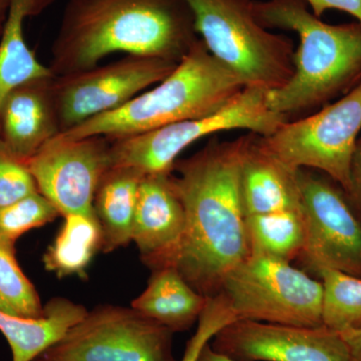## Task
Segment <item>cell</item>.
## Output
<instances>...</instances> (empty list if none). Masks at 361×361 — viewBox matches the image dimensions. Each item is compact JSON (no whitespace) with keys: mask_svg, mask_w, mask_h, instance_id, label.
Returning a JSON list of instances; mask_svg holds the SVG:
<instances>
[{"mask_svg":"<svg viewBox=\"0 0 361 361\" xmlns=\"http://www.w3.org/2000/svg\"><path fill=\"white\" fill-rule=\"evenodd\" d=\"M254 133L232 141L213 135L184 160L171 180L185 211V231L174 265L202 295L222 291L226 277L251 254L241 197V173Z\"/></svg>","mask_w":361,"mask_h":361,"instance_id":"obj_1","label":"cell"},{"mask_svg":"<svg viewBox=\"0 0 361 361\" xmlns=\"http://www.w3.org/2000/svg\"><path fill=\"white\" fill-rule=\"evenodd\" d=\"M198 39L184 0H68L49 68L70 75L116 52L179 63Z\"/></svg>","mask_w":361,"mask_h":361,"instance_id":"obj_2","label":"cell"},{"mask_svg":"<svg viewBox=\"0 0 361 361\" xmlns=\"http://www.w3.org/2000/svg\"><path fill=\"white\" fill-rule=\"evenodd\" d=\"M253 13L263 27L289 30L299 37L291 78L268 92V106L275 113L288 121L310 115L360 84V21L323 23L305 0H254Z\"/></svg>","mask_w":361,"mask_h":361,"instance_id":"obj_3","label":"cell"},{"mask_svg":"<svg viewBox=\"0 0 361 361\" xmlns=\"http://www.w3.org/2000/svg\"><path fill=\"white\" fill-rule=\"evenodd\" d=\"M200 39L165 80L115 111L94 116L61 134L66 139L104 135L109 140L144 134L165 126L203 118L244 89Z\"/></svg>","mask_w":361,"mask_h":361,"instance_id":"obj_4","label":"cell"},{"mask_svg":"<svg viewBox=\"0 0 361 361\" xmlns=\"http://www.w3.org/2000/svg\"><path fill=\"white\" fill-rule=\"evenodd\" d=\"M194 16L199 39L244 87L274 90L293 73L294 44L284 35L263 27L254 0H184Z\"/></svg>","mask_w":361,"mask_h":361,"instance_id":"obj_5","label":"cell"},{"mask_svg":"<svg viewBox=\"0 0 361 361\" xmlns=\"http://www.w3.org/2000/svg\"><path fill=\"white\" fill-rule=\"evenodd\" d=\"M267 96L268 90L246 87L211 115L113 140L111 164L135 169L142 175L169 174L185 149L209 135L247 130L267 137L288 121L271 110Z\"/></svg>","mask_w":361,"mask_h":361,"instance_id":"obj_6","label":"cell"},{"mask_svg":"<svg viewBox=\"0 0 361 361\" xmlns=\"http://www.w3.org/2000/svg\"><path fill=\"white\" fill-rule=\"evenodd\" d=\"M361 134V82L310 115L286 121L273 134L258 135V148L292 170L319 171L343 189Z\"/></svg>","mask_w":361,"mask_h":361,"instance_id":"obj_7","label":"cell"},{"mask_svg":"<svg viewBox=\"0 0 361 361\" xmlns=\"http://www.w3.org/2000/svg\"><path fill=\"white\" fill-rule=\"evenodd\" d=\"M221 294L237 319L323 325L322 282L288 261L251 253L226 277Z\"/></svg>","mask_w":361,"mask_h":361,"instance_id":"obj_8","label":"cell"},{"mask_svg":"<svg viewBox=\"0 0 361 361\" xmlns=\"http://www.w3.org/2000/svg\"><path fill=\"white\" fill-rule=\"evenodd\" d=\"M167 327L133 307L101 305L39 356L42 361H177Z\"/></svg>","mask_w":361,"mask_h":361,"instance_id":"obj_9","label":"cell"},{"mask_svg":"<svg viewBox=\"0 0 361 361\" xmlns=\"http://www.w3.org/2000/svg\"><path fill=\"white\" fill-rule=\"evenodd\" d=\"M305 246L299 260L304 269L341 271L361 278V219L345 192L326 175L298 169Z\"/></svg>","mask_w":361,"mask_h":361,"instance_id":"obj_10","label":"cell"},{"mask_svg":"<svg viewBox=\"0 0 361 361\" xmlns=\"http://www.w3.org/2000/svg\"><path fill=\"white\" fill-rule=\"evenodd\" d=\"M177 66L165 59L127 54L108 65L54 77L61 134L125 106L165 80Z\"/></svg>","mask_w":361,"mask_h":361,"instance_id":"obj_11","label":"cell"},{"mask_svg":"<svg viewBox=\"0 0 361 361\" xmlns=\"http://www.w3.org/2000/svg\"><path fill=\"white\" fill-rule=\"evenodd\" d=\"M42 196L66 216L94 212L99 180L111 164V142L104 135L51 140L26 161Z\"/></svg>","mask_w":361,"mask_h":361,"instance_id":"obj_12","label":"cell"},{"mask_svg":"<svg viewBox=\"0 0 361 361\" xmlns=\"http://www.w3.org/2000/svg\"><path fill=\"white\" fill-rule=\"evenodd\" d=\"M210 345L236 361H350L341 334L325 325L236 319L219 330Z\"/></svg>","mask_w":361,"mask_h":361,"instance_id":"obj_13","label":"cell"},{"mask_svg":"<svg viewBox=\"0 0 361 361\" xmlns=\"http://www.w3.org/2000/svg\"><path fill=\"white\" fill-rule=\"evenodd\" d=\"M185 231V211L169 174L145 175L137 191L132 241L151 270L174 265Z\"/></svg>","mask_w":361,"mask_h":361,"instance_id":"obj_14","label":"cell"},{"mask_svg":"<svg viewBox=\"0 0 361 361\" xmlns=\"http://www.w3.org/2000/svg\"><path fill=\"white\" fill-rule=\"evenodd\" d=\"M54 80L49 75L27 80L11 90L0 106V139L25 163L61 135Z\"/></svg>","mask_w":361,"mask_h":361,"instance_id":"obj_15","label":"cell"},{"mask_svg":"<svg viewBox=\"0 0 361 361\" xmlns=\"http://www.w3.org/2000/svg\"><path fill=\"white\" fill-rule=\"evenodd\" d=\"M258 135L242 168L241 197L246 217L300 208L297 170L261 151Z\"/></svg>","mask_w":361,"mask_h":361,"instance_id":"obj_16","label":"cell"},{"mask_svg":"<svg viewBox=\"0 0 361 361\" xmlns=\"http://www.w3.org/2000/svg\"><path fill=\"white\" fill-rule=\"evenodd\" d=\"M82 304L54 297L40 318H23L0 311V332L11 348L13 361H33L61 341L87 313Z\"/></svg>","mask_w":361,"mask_h":361,"instance_id":"obj_17","label":"cell"},{"mask_svg":"<svg viewBox=\"0 0 361 361\" xmlns=\"http://www.w3.org/2000/svg\"><path fill=\"white\" fill-rule=\"evenodd\" d=\"M208 300L179 271L168 266L152 270L146 290L133 300L130 307L175 334L187 331L198 322Z\"/></svg>","mask_w":361,"mask_h":361,"instance_id":"obj_18","label":"cell"},{"mask_svg":"<svg viewBox=\"0 0 361 361\" xmlns=\"http://www.w3.org/2000/svg\"><path fill=\"white\" fill-rule=\"evenodd\" d=\"M144 176L135 169L113 166L99 180L92 208L101 227L104 253L132 241L137 191Z\"/></svg>","mask_w":361,"mask_h":361,"instance_id":"obj_19","label":"cell"},{"mask_svg":"<svg viewBox=\"0 0 361 361\" xmlns=\"http://www.w3.org/2000/svg\"><path fill=\"white\" fill-rule=\"evenodd\" d=\"M56 0H11L0 39V106L6 94L32 78L54 75L49 66L35 58L26 44L23 25L26 18L37 16Z\"/></svg>","mask_w":361,"mask_h":361,"instance_id":"obj_20","label":"cell"},{"mask_svg":"<svg viewBox=\"0 0 361 361\" xmlns=\"http://www.w3.org/2000/svg\"><path fill=\"white\" fill-rule=\"evenodd\" d=\"M102 250V231L94 212L63 216V223L44 258L45 270L56 277L87 278V269Z\"/></svg>","mask_w":361,"mask_h":361,"instance_id":"obj_21","label":"cell"},{"mask_svg":"<svg viewBox=\"0 0 361 361\" xmlns=\"http://www.w3.org/2000/svg\"><path fill=\"white\" fill-rule=\"evenodd\" d=\"M251 253L263 254L292 262L305 246V220L299 209L247 217Z\"/></svg>","mask_w":361,"mask_h":361,"instance_id":"obj_22","label":"cell"},{"mask_svg":"<svg viewBox=\"0 0 361 361\" xmlns=\"http://www.w3.org/2000/svg\"><path fill=\"white\" fill-rule=\"evenodd\" d=\"M322 324L336 331L361 329V278L341 271L320 268Z\"/></svg>","mask_w":361,"mask_h":361,"instance_id":"obj_23","label":"cell"},{"mask_svg":"<svg viewBox=\"0 0 361 361\" xmlns=\"http://www.w3.org/2000/svg\"><path fill=\"white\" fill-rule=\"evenodd\" d=\"M0 311L23 318H40L44 305L35 285L16 260V248L0 244Z\"/></svg>","mask_w":361,"mask_h":361,"instance_id":"obj_24","label":"cell"},{"mask_svg":"<svg viewBox=\"0 0 361 361\" xmlns=\"http://www.w3.org/2000/svg\"><path fill=\"white\" fill-rule=\"evenodd\" d=\"M61 216L56 207L40 193L0 206V244L16 248L25 233L49 224Z\"/></svg>","mask_w":361,"mask_h":361,"instance_id":"obj_25","label":"cell"},{"mask_svg":"<svg viewBox=\"0 0 361 361\" xmlns=\"http://www.w3.org/2000/svg\"><path fill=\"white\" fill-rule=\"evenodd\" d=\"M39 193L25 161L14 155L0 139V206Z\"/></svg>","mask_w":361,"mask_h":361,"instance_id":"obj_26","label":"cell"},{"mask_svg":"<svg viewBox=\"0 0 361 361\" xmlns=\"http://www.w3.org/2000/svg\"><path fill=\"white\" fill-rule=\"evenodd\" d=\"M236 319V316L223 294L209 298L205 310L197 322V329L187 342L186 349L180 361L198 360L204 346L212 341L219 330Z\"/></svg>","mask_w":361,"mask_h":361,"instance_id":"obj_27","label":"cell"},{"mask_svg":"<svg viewBox=\"0 0 361 361\" xmlns=\"http://www.w3.org/2000/svg\"><path fill=\"white\" fill-rule=\"evenodd\" d=\"M305 2L316 18H322L326 11L336 9L350 14L361 23V0H305Z\"/></svg>","mask_w":361,"mask_h":361,"instance_id":"obj_28","label":"cell"},{"mask_svg":"<svg viewBox=\"0 0 361 361\" xmlns=\"http://www.w3.org/2000/svg\"><path fill=\"white\" fill-rule=\"evenodd\" d=\"M346 196L361 219V134L353 152L350 168V187Z\"/></svg>","mask_w":361,"mask_h":361,"instance_id":"obj_29","label":"cell"},{"mask_svg":"<svg viewBox=\"0 0 361 361\" xmlns=\"http://www.w3.org/2000/svg\"><path fill=\"white\" fill-rule=\"evenodd\" d=\"M348 348L350 361H361V329L339 332Z\"/></svg>","mask_w":361,"mask_h":361,"instance_id":"obj_30","label":"cell"},{"mask_svg":"<svg viewBox=\"0 0 361 361\" xmlns=\"http://www.w3.org/2000/svg\"><path fill=\"white\" fill-rule=\"evenodd\" d=\"M197 361H236L232 358L228 357L222 353H217L211 348L210 342L207 343L204 348L202 349L200 355H199Z\"/></svg>","mask_w":361,"mask_h":361,"instance_id":"obj_31","label":"cell"},{"mask_svg":"<svg viewBox=\"0 0 361 361\" xmlns=\"http://www.w3.org/2000/svg\"><path fill=\"white\" fill-rule=\"evenodd\" d=\"M9 1L11 0H0V39L6 25L7 13H8Z\"/></svg>","mask_w":361,"mask_h":361,"instance_id":"obj_32","label":"cell"},{"mask_svg":"<svg viewBox=\"0 0 361 361\" xmlns=\"http://www.w3.org/2000/svg\"><path fill=\"white\" fill-rule=\"evenodd\" d=\"M33 361H42V360H40L39 357L37 358V360H35Z\"/></svg>","mask_w":361,"mask_h":361,"instance_id":"obj_33","label":"cell"}]
</instances>
